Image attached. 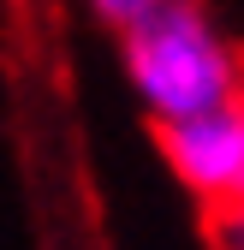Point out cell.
<instances>
[{
	"label": "cell",
	"instance_id": "obj_1",
	"mask_svg": "<svg viewBox=\"0 0 244 250\" xmlns=\"http://www.w3.org/2000/svg\"><path fill=\"white\" fill-rule=\"evenodd\" d=\"M125 66H131L137 96L155 113V125L208 113L244 89L238 54L221 42V30L208 24V12L197 0H167L161 12L131 24L125 30Z\"/></svg>",
	"mask_w": 244,
	"mask_h": 250
},
{
	"label": "cell",
	"instance_id": "obj_2",
	"mask_svg": "<svg viewBox=\"0 0 244 250\" xmlns=\"http://www.w3.org/2000/svg\"><path fill=\"white\" fill-rule=\"evenodd\" d=\"M155 143L167 155V167L185 179L203 203H221L244 179V89L232 102L208 107V113L155 125Z\"/></svg>",
	"mask_w": 244,
	"mask_h": 250
},
{
	"label": "cell",
	"instance_id": "obj_3",
	"mask_svg": "<svg viewBox=\"0 0 244 250\" xmlns=\"http://www.w3.org/2000/svg\"><path fill=\"white\" fill-rule=\"evenodd\" d=\"M203 238H208V250H244V214L203 208Z\"/></svg>",
	"mask_w": 244,
	"mask_h": 250
},
{
	"label": "cell",
	"instance_id": "obj_4",
	"mask_svg": "<svg viewBox=\"0 0 244 250\" xmlns=\"http://www.w3.org/2000/svg\"><path fill=\"white\" fill-rule=\"evenodd\" d=\"M89 6H96L113 30H131V24H143L149 12H161L167 6V0H89Z\"/></svg>",
	"mask_w": 244,
	"mask_h": 250
},
{
	"label": "cell",
	"instance_id": "obj_5",
	"mask_svg": "<svg viewBox=\"0 0 244 250\" xmlns=\"http://www.w3.org/2000/svg\"><path fill=\"white\" fill-rule=\"evenodd\" d=\"M203 208H232V214H244V179H238V185H232V191H226V197H221V203H203Z\"/></svg>",
	"mask_w": 244,
	"mask_h": 250
}]
</instances>
